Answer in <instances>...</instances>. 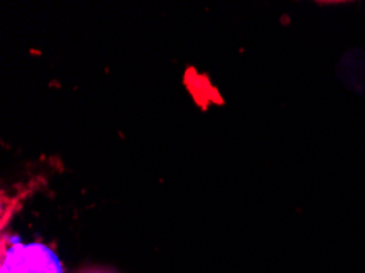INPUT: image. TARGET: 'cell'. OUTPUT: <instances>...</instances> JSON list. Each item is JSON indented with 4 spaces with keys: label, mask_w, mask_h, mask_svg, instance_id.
<instances>
[{
    "label": "cell",
    "mask_w": 365,
    "mask_h": 273,
    "mask_svg": "<svg viewBox=\"0 0 365 273\" xmlns=\"http://www.w3.org/2000/svg\"><path fill=\"white\" fill-rule=\"evenodd\" d=\"M2 273H64L51 249L43 244L12 242L4 247Z\"/></svg>",
    "instance_id": "6da1fadb"
},
{
    "label": "cell",
    "mask_w": 365,
    "mask_h": 273,
    "mask_svg": "<svg viewBox=\"0 0 365 273\" xmlns=\"http://www.w3.org/2000/svg\"><path fill=\"white\" fill-rule=\"evenodd\" d=\"M79 273H113L112 270H103V269H86Z\"/></svg>",
    "instance_id": "7a4b0ae2"
}]
</instances>
